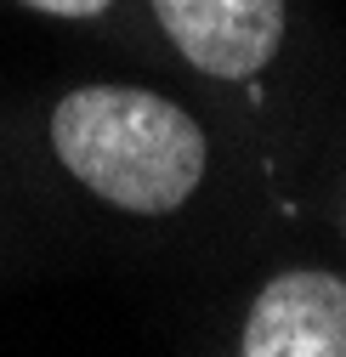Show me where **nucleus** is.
<instances>
[{"mask_svg": "<svg viewBox=\"0 0 346 357\" xmlns=\"http://www.w3.org/2000/svg\"><path fill=\"white\" fill-rule=\"evenodd\" d=\"M244 357H346V278L335 273H278L255 295L244 335Z\"/></svg>", "mask_w": 346, "mask_h": 357, "instance_id": "7ed1b4c3", "label": "nucleus"}, {"mask_svg": "<svg viewBox=\"0 0 346 357\" xmlns=\"http://www.w3.org/2000/svg\"><path fill=\"white\" fill-rule=\"evenodd\" d=\"M52 148L74 182L131 215H165L188 204L210 165L199 119L137 85L68 91L52 114Z\"/></svg>", "mask_w": 346, "mask_h": 357, "instance_id": "f257e3e1", "label": "nucleus"}, {"mask_svg": "<svg viewBox=\"0 0 346 357\" xmlns=\"http://www.w3.org/2000/svg\"><path fill=\"white\" fill-rule=\"evenodd\" d=\"M23 6L46 12V17H97V12L114 6V0H23Z\"/></svg>", "mask_w": 346, "mask_h": 357, "instance_id": "20e7f679", "label": "nucleus"}, {"mask_svg": "<svg viewBox=\"0 0 346 357\" xmlns=\"http://www.w3.org/2000/svg\"><path fill=\"white\" fill-rule=\"evenodd\" d=\"M176 52L216 79H250L284 46V0H153Z\"/></svg>", "mask_w": 346, "mask_h": 357, "instance_id": "f03ea898", "label": "nucleus"}]
</instances>
